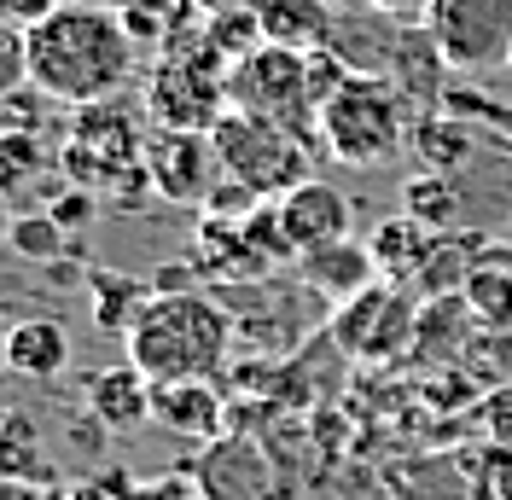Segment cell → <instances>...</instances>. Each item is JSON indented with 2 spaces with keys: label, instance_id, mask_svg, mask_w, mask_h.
<instances>
[{
  "label": "cell",
  "instance_id": "cell-1",
  "mask_svg": "<svg viewBox=\"0 0 512 500\" xmlns=\"http://www.w3.org/2000/svg\"><path fill=\"white\" fill-rule=\"evenodd\" d=\"M30 47V88L64 111H82L99 99H117L134 76V35L105 0H59L24 24Z\"/></svg>",
  "mask_w": 512,
  "mask_h": 500
},
{
  "label": "cell",
  "instance_id": "cell-2",
  "mask_svg": "<svg viewBox=\"0 0 512 500\" xmlns=\"http://www.w3.org/2000/svg\"><path fill=\"white\" fill-rule=\"evenodd\" d=\"M233 332L239 320L204 297V291H152L134 326L123 332L128 361L152 384H169V378H216L233 355Z\"/></svg>",
  "mask_w": 512,
  "mask_h": 500
},
{
  "label": "cell",
  "instance_id": "cell-3",
  "mask_svg": "<svg viewBox=\"0 0 512 500\" xmlns=\"http://www.w3.org/2000/svg\"><path fill=\"white\" fill-rule=\"evenodd\" d=\"M408 99L390 76H367V70H350L332 99L320 105V152L350 163V169H379L390 157L414 140V123H408Z\"/></svg>",
  "mask_w": 512,
  "mask_h": 500
},
{
  "label": "cell",
  "instance_id": "cell-4",
  "mask_svg": "<svg viewBox=\"0 0 512 500\" xmlns=\"http://www.w3.org/2000/svg\"><path fill=\"white\" fill-rule=\"evenodd\" d=\"M210 146H216V163H222L227 181L251 187L268 204L309 181V140L280 123H268V117H251L239 105L222 111V123L210 128Z\"/></svg>",
  "mask_w": 512,
  "mask_h": 500
},
{
  "label": "cell",
  "instance_id": "cell-5",
  "mask_svg": "<svg viewBox=\"0 0 512 500\" xmlns=\"http://www.w3.org/2000/svg\"><path fill=\"white\" fill-rule=\"evenodd\" d=\"M227 99L251 117H268V123L303 134L309 146H320V94H315V70H309V53L297 47H280V41H262L256 53L227 70Z\"/></svg>",
  "mask_w": 512,
  "mask_h": 500
},
{
  "label": "cell",
  "instance_id": "cell-6",
  "mask_svg": "<svg viewBox=\"0 0 512 500\" xmlns=\"http://www.w3.org/2000/svg\"><path fill=\"white\" fill-rule=\"evenodd\" d=\"M448 70H501L512 59V0H431L419 12Z\"/></svg>",
  "mask_w": 512,
  "mask_h": 500
},
{
  "label": "cell",
  "instance_id": "cell-7",
  "mask_svg": "<svg viewBox=\"0 0 512 500\" xmlns=\"http://www.w3.org/2000/svg\"><path fill=\"white\" fill-rule=\"evenodd\" d=\"M146 169H152V181H158L163 198H181V204H204L210 198V175L222 169L216 163V146H210V134H192V128H158L146 134Z\"/></svg>",
  "mask_w": 512,
  "mask_h": 500
},
{
  "label": "cell",
  "instance_id": "cell-8",
  "mask_svg": "<svg viewBox=\"0 0 512 500\" xmlns=\"http://www.w3.org/2000/svg\"><path fill=\"white\" fill-rule=\"evenodd\" d=\"M297 274H303V285L315 291V297H326L332 309H344L350 297H361L367 285H379V262H373V250L361 245V239H332V245H315L297 256Z\"/></svg>",
  "mask_w": 512,
  "mask_h": 500
},
{
  "label": "cell",
  "instance_id": "cell-9",
  "mask_svg": "<svg viewBox=\"0 0 512 500\" xmlns=\"http://www.w3.org/2000/svg\"><path fill=\"white\" fill-rule=\"evenodd\" d=\"M152 425L187 442H216L227 425V402L210 378H169V384H152Z\"/></svg>",
  "mask_w": 512,
  "mask_h": 500
},
{
  "label": "cell",
  "instance_id": "cell-10",
  "mask_svg": "<svg viewBox=\"0 0 512 500\" xmlns=\"http://www.w3.org/2000/svg\"><path fill=\"white\" fill-rule=\"evenodd\" d=\"M280 204V221H286V239L297 245V256L315 245H332V239H350V198L332 187V181H303V187H291L286 198H274Z\"/></svg>",
  "mask_w": 512,
  "mask_h": 500
},
{
  "label": "cell",
  "instance_id": "cell-11",
  "mask_svg": "<svg viewBox=\"0 0 512 500\" xmlns=\"http://www.w3.org/2000/svg\"><path fill=\"white\" fill-rule=\"evenodd\" d=\"M82 146H94L117 175H134L146 169V134H140V111L128 99H99V105H82L76 111V134Z\"/></svg>",
  "mask_w": 512,
  "mask_h": 500
},
{
  "label": "cell",
  "instance_id": "cell-12",
  "mask_svg": "<svg viewBox=\"0 0 512 500\" xmlns=\"http://www.w3.org/2000/svg\"><path fill=\"white\" fill-rule=\"evenodd\" d=\"M82 396H88V413L99 419V431H140V425H152V378L140 373L134 361L88 373Z\"/></svg>",
  "mask_w": 512,
  "mask_h": 500
},
{
  "label": "cell",
  "instance_id": "cell-13",
  "mask_svg": "<svg viewBox=\"0 0 512 500\" xmlns=\"http://www.w3.org/2000/svg\"><path fill=\"white\" fill-rule=\"evenodd\" d=\"M0 361L12 367L18 378H59L70 367V332H64V320L53 314H35V320H18L6 338H0Z\"/></svg>",
  "mask_w": 512,
  "mask_h": 500
},
{
  "label": "cell",
  "instance_id": "cell-14",
  "mask_svg": "<svg viewBox=\"0 0 512 500\" xmlns=\"http://www.w3.org/2000/svg\"><path fill=\"white\" fill-rule=\"evenodd\" d=\"M256 24H262V41H280V47H297V53H315L332 41L338 30V6L332 0H251Z\"/></svg>",
  "mask_w": 512,
  "mask_h": 500
},
{
  "label": "cell",
  "instance_id": "cell-15",
  "mask_svg": "<svg viewBox=\"0 0 512 500\" xmlns=\"http://www.w3.org/2000/svg\"><path fill=\"white\" fill-rule=\"evenodd\" d=\"M466 309L478 314V326H495V332H512V245L489 239V245L472 256L466 268V285H460Z\"/></svg>",
  "mask_w": 512,
  "mask_h": 500
},
{
  "label": "cell",
  "instance_id": "cell-16",
  "mask_svg": "<svg viewBox=\"0 0 512 500\" xmlns=\"http://www.w3.org/2000/svg\"><path fill=\"white\" fill-rule=\"evenodd\" d=\"M431 245H437V233L419 227L414 216H390L367 233V250H373V262H379V274L390 285H414V274L425 268V256H431Z\"/></svg>",
  "mask_w": 512,
  "mask_h": 500
},
{
  "label": "cell",
  "instance_id": "cell-17",
  "mask_svg": "<svg viewBox=\"0 0 512 500\" xmlns=\"http://www.w3.org/2000/svg\"><path fill=\"white\" fill-rule=\"evenodd\" d=\"M419 152V169H437V175H454L460 163H472L478 152V134L466 117H454V111H425L414 117V140H408Z\"/></svg>",
  "mask_w": 512,
  "mask_h": 500
},
{
  "label": "cell",
  "instance_id": "cell-18",
  "mask_svg": "<svg viewBox=\"0 0 512 500\" xmlns=\"http://www.w3.org/2000/svg\"><path fill=\"white\" fill-rule=\"evenodd\" d=\"M414 338H419V303L402 285H390V291H384V309L373 314L367 338L355 349V361H396V355L414 349Z\"/></svg>",
  "mask_w": 512,
  "mask_h": 500
},
{
  "label": "cell",
  "instance_id": "cell-19",
  "mask_svg": "<svg viewBox=\"0 0 512 500\" xmlns=\"http://www.w3.org/2000/svg\"><path fill=\"white\" fill-rule=\"evenodd\" d=\"M146 297H152V291L134 280V274H111V268H94V274H88V309H94V320L105 332H117V338L134 326V314H140Z\"/></svg>",
  "mask_w": 512,
  "mask_h": 500
},
{
  "label": "cell",
  "instance_id": "cell-20",
  "mask_svg": "<svg viewBox=\"0 0 512 500\" xmlns=\"http://www.w3.org/2000/svg\"><path fill=\"white\" fill-rule=\"evenodd\" d=\"M402 216H414L419 227H431V233H448L454 216H460V192L448 175L437 169H414L408 181H402Z\"/></svg>",
  "mask_w": 512,
  "mask_h": 500
},
{
  "label": "cell",
  "instance_id": "cell-21",
  "mask_svg": "<svg viewBox=\"0 0 512 500\" xmlns=\"http://www.w3.org/2000/svg\"><path fill=\"white\" fill-rule=\"evenodd\" d=\"M0 477L47 483V454H41V431L30 413H6V425H0Z\"/></svg>",
  "mask_w": 512,
  "mask_h": 500
},
{
  "label": "cell",
  "instance_id": "cell-22",
  "mask_svg": "<svg viewBox=\"0 0 512 500\" xmlns=\"http://www.w3.org/2000/svg\"><path fill=\"white\" fill-rule=\"evenodd\" d=\"M204 35L227 64H239L245 53L262 47V24H256V6H222V12H204Z\"/></svg>",
  "mask_w": 512,
  "mask_h": 500
},
{
  "label": "cell",
  "instance_id": "cell-23",
  "mask_svg": "<svg viewBox=\"0 0 512 500\" xmlns=\"http://www.w3.org/2000/svg\"><path fill=\"white\" fill-rule=\"evenodd\" d=\"M6 250H12V256H24V262H59L64 250H70V233L53 221V210H30V216L12 221Z\"/></svg>",
  "mask_w": 512,
  "mask_h": 500
},
{
  "label": "cell",
  "instance_id": "cell-24",
  "mask_svg": "<svg viewBox=\"0 0 512 500\" xmlns=\"http://www.w3.org/2000/svg\"><path fill=\"white\" fill-rule=\"evenodd\" d=\"M41 169H47V146L24 128H0V192L6 198L24 192L30 181H41Z\"/></svg>",
  "mask_w": 512,
  "mask_h": 500
},
{
  "label": "cell",
  "instance_id": "cell-25",
  "mask_svg": "<svg viewBox=\"0 0 512 500\" xmlns=\"http://www.w3.org/2000/svg\"><path fill=\"white\" fill-rule=\"evenodd\" d=\"M30 82V47H24V30L0 18V99L18 94Z\"/></svg>",
  "mask_w": 512,
  "mask_h": 500
},
{
  "label": "cell",
  "instance_id": "cell-26",
  "mask_svg": "<svg viewBox=\"0 0 512 500\" xmlns=\"http://www.w3.org/2000/svg\"><path fill=\"white\" fill-rule=\"evenodd\" d=\"M262 204H268V198H256L251 187L222 181V187H210V198H204V216H216V221H251Z\"/></svg>",
  "mask_w": 512,
  "mask_h": 500
},
{
  "label": "cell",
  "instance_id": "cell-27",
  "mask_svg": "<svg viewBox=\"0 0 512 500\" xmlns=\"http://www.w3.org/2000/svg\"><path fill=\"white\" fill-rule=\"evenodd\" d=\"M47 210H53V221H59L64 233H82V227L94 221V210H99V192H82V187L64 181V187L47 198Z\"/></svg>",
  "mask_w": 512,
  "mask_h": 500
},
{
  "label": "cell",
  "instance_id": "cell-28",
  "mask_svg": "<svg viewBox=\"0 0 512 500\" xmlns=\"http://www.w3.org/2000/svg\"><path fill=\"white\" fill-rule=\"evenodd\" d=\"M187 285H192L187 262H169V268H158V274H152V291H187Z\"/></svg>",
  "mask_w": 512,
  "mask_h": 500
},
{
  "label": "cell",
  "instance_id": "cell-29",
  "mask_svg": "<svg viewBox=\"0 0 512 500\" xmlns=\"http://www.w3.org/2000/svg\"><path fill=\"white\" fill-rule=\"evenodd\" d=\"M0 6H12V12H18L24 24H35V18H41V12H53L59 0H0Z\"/></svg>",
  "mask_w": 512,
  "mask_h": 500
},
{
  "label": "cell",
  "instance_id": "cell-30",
  "mask_svg": "<svg viewBox=\"0 0 512 500\" xmlns=\"http://www.w3.org/2000/svg\"><path fill=\"white\" fill-rule=\"evenodd\" d=\"M425 6H431V0H373V12H396V18H414Z\"/></svg>",
  "mask_w": 512,
  "mask_h": 500
},
{
  "label": "cell",
  "instance_id": "cell-31",
  "mask_svg": "<svg viewBox=\"0 0 512 500\" xmlns=\"http://www.w3.org/2000/svg\"><path fill=\"white\" fill-rule=\"evenodd\" d=\"M192 6H204V12H222V6H251V0H192Z\"/></svg>",
  "mask_w": 512,
  "mask_h": 500
},
{
  "label": "cell",
  "instance_id": "cell-32",
  "mask_svg": "<svg viewBox=\"0 0 512 500\" xmlns=\"http://www.w3.org/2000/svg\"><path fill=\"white\" fill-rule=\"evenodd\" d=\"M12 221H18V216H12V210H6V192H0V239H6V233H12Z\"/></svg>",
  "mask_w": 512,
  "mask_h": 500
},
{
  "label": "cell",
  "instance_id": "cell-33",
  "mask_svg": "<svg viewBox=\"0 0 512 500\" xmlns=\"http://www.w3.org/2000/svg\"><path fill=\"white\" fill-rule=\"evenodd\" d=\"M332 6H338V12H367L373 0H332Z\"/></svg>",
  "mask_w": 512,
  "mask_h": 500
},
{
  "label": "cell",
  "instance_id": "cell-34",
  "mask_svg": "<svg viewBox=\"0 0 512 500\" xmlns=\"http://www.w3.org/2000/svg\"><path fill=\"white\" fill-rule=\"evenodd\" d=\"M6 332H12V326H6V309H0V338H6Z\"/></svg>",
  "mask_w": 512,
  "mask_h": 500
},
{
  "label": "cell",
  "instance_id": "cell-35",
  "mask_svg": "<svg viewBox=\"0 0 512 500\" xmlns=\"http://www.w3.org/2000/svg\"><path fill=\"white\" fill-rule=\"evenodd\" d=\"M0 373H12V367H6V361H0ZM0 384H6V378H0Z\"/></svg>",
  "mask_w": 512,
  "mask_h": 500
},
{
  "label": "cell",
  "instance_id": "cell-36",
  "mask_svg": "<svg viewBox=\"0 0 512 500\" xmlns=\"http://www.w3.org/2000/svg\"><path fill=\"white\" fill-rule=\"evenodd\" d=\"M507 70H512V59H507Z\"/></svg>",
  "mask_w": 512,
  "mask_h": 500
}]
</instances>
